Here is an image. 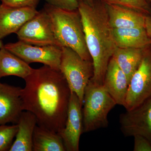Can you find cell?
I'll return each instance as SVG.
<instances>
[{"label": "cell", "instance_id": "1", "mask_svg": "<svg viewBox=\"0 0 151 151\" xmlns=\"http://www.w3.org/2000/svg\"><path fill=\"white\" fill-rule=\"evenodd\" d=\"M22 89L24 111L35 116L37 125L56 133L64 128L71 91L62 73L46 65L34 69Z\"/></svg>", "mask_w": 151, "mask_h": 151}, {"label": "cell", "instance_id": "2", "mask_svg": "<svg viewBox=\"0 0 151 151\" xmlns=\"http://www.w3.org/2000/svg\"><path fill=\"white\" fill-rule=\"evenodd\" d=\"M78 1L86 46L93 63L94 73L91 80L103 85L108 63L117 48L113 29L102 1L95 0L92 6Z\"/></svg>", "mask_w": 151, "mask_h": 151}, {"label": "cell", "instance_id": "3", "mask_svg": "<svg viewBox=\"0 0 151 151\" xmlns=\"http://www.w3.org/2000/svg\"><path fill=\"white\" fill-rule=\"evenodd\" d=\"M43 9L50 17L55 35L60 46L71 49L83 59L92 61L86 46L78 10H66L47 4Z\"/></svg>", "mask_w": 151, "mask_h": 151}, {"label": "cell", "instance_id": "4", "mask_svg": "<svg viewBox=\"0 0 151 151\" xmlns=\"http://www.w3.org/2000/svg\"><path fill=\"white\" fill-rule=\"evenodd\" d=\"M117 105L103 85L90 79L84 91L83 99V133L108 127V115Z\"/></svg>", "mask_w": 151, "mask_h": 151}, {"label": "cell", "instance_id": "5", "mask_svg": "<svg viewBox=\"0 0 151 151\" xmlns=\"http://www.w3.org/2000/svg\"><path fill=\"white\" fill-rule=\"evenodd\" d=\"M62 50L59 70L82 105L85 88L94 73L93 63L83 59L68 47H62Z\"/></svg>", "mask_w": 151, "mask_h": 151}, {"label": "cell", "instance_id": "6", "mask_svg": "<svg viewBox=\"0 0 151 151\" xmlns=\"http://www.w3.org/2000/svg\"><path fill=\"white\" fill-rule=\"evenodd\" d=\"M151 97V45L144 49L140 64L129 84L124 108L131 111Z\"/></svg>", "mask_w": 151, "mask_h": 151}, {"label": "cell", "instance_id": "7", "mask_svg": "<svg viewBox=\"0 0 151 151\" xmlns=\"http://www.w3.org/2000/svg\"><path fill=\"white\" fill-rule=\"evenodd\" d=\"M4 47L28 64L39 63L59 70L62 47L57 45H32L20 40L6 44Z\"/></svg>", "mask_w": 151, "mask_h": 151}, {"label": "cell", "instance_id": "8", "mask_svg": "<svg viewBox=\"0 0 151 151\" xmlns=\"http://www.w3.org/2000/svg\"><path fill=\"white\" fill-rule=\"evenodd\" d=\"M16 34L19 40L32 45L60 47L55 35L50 17L44 9L27 22Z\"/></svg>", "mask_w": 151, "mask_h": 151}, {"label": "cell", "instance_id": "9", "mask_svg": "<svg viewBox=\"0 0 151 151\" xmlns=\"http://www.w3.org/2000/svg\"><path fill=\"white\" fill-rule=\"evenodd\" d=\"M119 123L125 137L140 135L151 142V97L137 108L121 114Z\"/></svg>", "mask_w": 151, "mask_h": 151}, {"label": "cell", "instance_id": "10", "mask_svg": "<svg viewBox=\"0 0 151 151\" xmlns=\"http://www.w3.org/2000/svg\"><path fill=\"white\" fill-rule=\"evenodd\" d=\"M82 108L78 96L71 92L65 126L59 133L66 151H79L80 137L83 133Z\"/></svg>", "mask_w": 151, "mask_h": 151}, {"label": "cell", "instance_id": "11", "mask_svg": "<svg viewBox=\"0 0 151 151\" xmlns=\"http://www.w3.org/2000/svg\"><path fill=\"white\" fill-rule=\"evenodd\" d=\"M22 89L0 81V125L18 122L24 111Z\"/></svg>", "mask_w": 151, "mask_h": 151}, {"label": "cell", "instance_id": "12", "mask_svg": "<svg viewBox=\"0 0 151 151\" xmlns=\"http://www.w3.org/2000/svg\"><path fill=\"white\" fill-rule=\"evenodd\" d=\"M39 11L34 8L0 5V40L17 32Z\"/></svg>", "mask_w": 151, "mask_h": 151}, {"label": "cell", "instance_id": "13", "mask_svg": "<svg viewBox=\"0 0 151 151\" xmlns=\"http://www.w3.org/2000/svg\"><path fill=\"white\" fill-rule=\"evenodd\" d=\"M103 86L117 105L124 107L129 81L127 76L112 58L108 63Z\"/></svg>", "mask_w": 151, "mask_h": 151}, {"label": "cell", "instance_id": "14", "mask_svg": "<svg viewBox=\"0 0 151 151\" xmlns=\"http://www.w3.org/2000/svg\"><path fill=\"white\" fill-rule=\"evenodd\" d=\"M105 4L112 29L145 27L147 16L121 6Z\"/></svg>", "mask_w": 151, "mask_h": 151}, {"label": "cell", "instance_id": "15", "mask_svg": "<svg viewBox=\"0 0 151 151\" xmlns=\"http://www.w3.org/2000/svg\"><path fill=\"white\" fill-rule=\"evenodd\" d=\"M17 124V132L9 151H32L33 137L37 125L35 116L29 111H23Z\"/></svg>", "mask_w": 151, "mask_h": 151}, {"label": "cell", "instance_id": "16", "mask_svg": "<svg viewBox=\"0 0 151 151\" xmlns=\"http://www.w3.org/2000/svg\"><path fill=\"white\" fill-rule=\"evenodd\" d=\"M116 46L120 48H144L151 45L145 27L113 29Z\"/></svg>", "mask_w": 151, "mask_h": 151}, {"label": "cell", "instance_id": "17", "mask_svg": "<svg viewBox=\"0 0 151 151\" xmlns=\"http://www.w3.org/2000/svg\"><path fill=\"white\" fill-rule=\"evenodd\" d=\"M33 69L29 64L5 48L4 45L0 49V79L14 76L24 79Z\"/></svg>", "mask_w": 151, "mask_h": 151}, {"label": "cell", "instance_id": "18", "mask_svg": "<svg viewBox=\"0 0 151 151\" xmlns=\"http://www.w3.org/2000/svg\"><path fill=\"white\" fill-rule=\"evenodd\" d=\"M144 49L117 47L113 53L112 58L127 76L129 84L140 64Z\"/></svg>", "mask_w": 151, "mask_h": 151}, {"label": "cell", "instance_id": "19", "mask_svg": "<svg viewBox=\"0 0 151 151\" xmlns=\"http://www.w3.org/2000/svg\"><path fill=\"white\" fill-rule=\"evenodd\" d=\"M33 151H65L64 143L59 133L36 125L32 141Z\"/></svg>", "mask_w": 151, "mask_h": 151}, {"label": "cell", "instance_id": "20", "mask_svg": "<svg viewBox=\"0 0 151 151\" xmlns=\"http://www.w3.org/2000/svg\"><path fill=\"white\" fill-rule=\"evenodd\" d=\"M105 4L116 5L129 9L151 17V4L146 0H100Z\"/></svg>", "mask_w": 151, "mask_h": 151}, {"label": "cell", "instance_id": "21", "mask_svg": "<svg viewBox=\"0 0 151 151\" xmlns=\"http://www.w3.org/2000/svg\"><path fill=\"white\" fill-rule=\"evenodd\" d=\"M17 131V124L0 125V151H9Z\"/></svg>", "mask_w": 151, "mask_h": 151}, {"label": "cell", "instance_id": "22", "mask_svg": "<svg viewBox=\"0 0 151 151\" xmlns=\"http://www.w3.org/2000/svg\"><path fill=\"white\" fill-rule=\"evenodd\" d=\"M47 4L57 8L73 11L78 9V0H45Z\"/></svg>", "mask_w": 151, "mask_h": 151}, {"label": "cell", "instance_id": "23", "mask_svg": "<svg viewBox=\"0 0 151 151\" xmlns=\"http://www.w3.org/2000/svg\"><path fill=\"white\" fill-rule=\"evenodd\" d=\"M5 5L17 7L34 8L36 9L40 0H0Z\"/></svg>", "mask_w": 151, "mask_h": 151}, {"label": "cell", "instance_id": "24", "mask_svg": "<svg viewBox=\"0 0 151 151\" xmlns=\"http://www.w3.org/2000/svg\"><path fill=\"white\" fill-rule=\"evenodd\" d=\"M134 137V151H151V142L140 135H135Z\"/></svg>", "mask_w": 151, "mask_h": 151}, {"label": "cell", "instance_id": "25", "mask_svg": "<svg viewBox=\"0 0 151 151\" xmlns=\"http://www.w3.org/2000/svg\"><path fill=\"white\" fill-rule=\"evenodd\" d=\"M145 28L149 36L151 39V17H146Z\"/></svg>", "mask_w": 151, "mask_h": 151}, {"label": "cell", "instance_id": "26", "mask_svg": "<svg viewBox=\"0 0 151 151\" xmlns=\"http://www.w3.org/2000/svg\"><path fill=\"white\" fill-rule=\"evenodd\" d=\"M78 1H81L89 5L92 6L94 4L95 0H78Z\"/></svg>", "mask_w": 151, "mask_h": 151}, {"label": "cell", "instance_id": "27", "mask_svg": "<svg viewBox=\"0 0 151 151\" xmlns=\"http://www.w3.org/2000/svg\"><path fill=\"white\" fill-rule=\"evenodd\" d=\"M3 46H4V45H3L1 40H0V49H1V48Z\"/></svg>", "mask_w": 151, "mask_h": 151}, {"label": "cell", "instance_id": "28", "mask_svg": "<svg viewBox=\"0 0 151 151\" xmlns=\"http://www.w3.org/2000/svg\"><path fill=\"white\" fill-rule=\"evenodd\" d=\"M150 4H151V0H146Z\"/></svg>", "mask_w": 151, "mask_h": 151}]
</instances>
